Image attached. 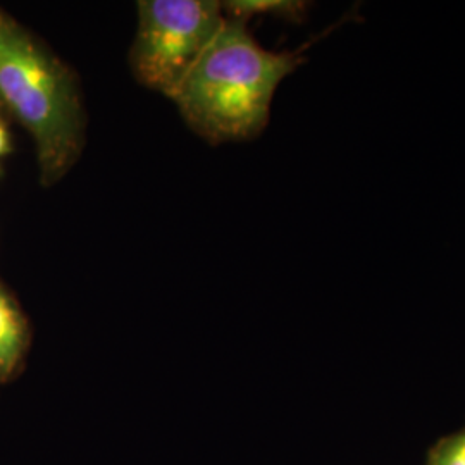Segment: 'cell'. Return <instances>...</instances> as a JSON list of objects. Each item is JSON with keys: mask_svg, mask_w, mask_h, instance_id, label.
<instances>
[{"mask_svg": "<svg viewBox=\"0 0 465 465\" xmlns=\"http://www.w3.org/2000/svg\"><path fill=\"white\" fill-rule=\"evenodd\" d=\"M4 19H5V16H4V15H2V13H0V23H2V21H4Z\"/></svg>", "mask_w": 465, "mask_h": 465, "instance_id": "obj_8", "label": "cell"}, {"mask_svg": "<svg viewBox=\"0 0 465 465\" xmlns=\"http://www.w3.org/2000/svg\"><path fill=\"white\" fill-rule=\"evenodd\" d=\"M302 63L300 50L264 49L245 21L226 17L171 100L211 143L250 140L266 128L278 86Z\"/></svg>", "mask_w": 465, "mask_h": 465, "instance_id": "obj_1", "label": "cell"}, {"mask_svg": "<svg viewBox=\"0 0 465 465\" xmlns=\"http://www.w3.org/2000/svg\"><path fill=\"white\" fill-rule=\"evenodd\" d=\"M226 23L214 0H142L130 54L134 78L171 99Z\"/></svg>", "mask_w": 465, "mask_h": 465, "instance_id": "obj_3", "label": "cell"}, {"mask_svg": "<svg viewBox=\"0 0 465 465\" xmlns=\"http://www.w3.org/2000/svg\"><path fill=\"white\" fill-rule=\"evenodd\" d=\"M0 107H2V104H0Z\"/></svg>", "mask_w": 465, "mask_h": 465, "instance_id": "obj_9", "label": "cell"}, {"mask_svg": "<svg viewBox=\"0 0 465 465\" xmlns=\"http://www.w3.org/2000/svg\"><path fill=\"white\" fill-rule=\"evenodd\" d=\"M0 104L34 138L42 183H57L84 149L78 84L59 59L9 17L0 23Z\"/></svg>", "mask_w": 465, "mask_h": 465, "instance_id": "obj_2", "label": "cell"}, {"mask_svg": "<svg viewBox=\"0 0 465 465\" xmlns=\"http://www.w3.org/2000/svg\"><path fill=\"white\" fill-rule=\"evenodd\" d=\"M13 149V143H11V134L9 130L5 126V123L0 119V157L2 155H7Z\"/></svg>", "mask_w": 465, "mask_h": 465, "instance_id": "obj_7", "label": "cell"}, {"mask_svg": "<svg viewBox=\"0 0 465 465\" xmlns=\"http://www.w3.org/2000/svg\"><path fill=\"white\" fill-rule=\"evenodd\" d=\"M28 347V322L16 300L0 284V381L15 376Z\"/></svg>", "mask_w": 465, "mask_h": 465, "instance_id": "obj_4", "label": "cell"}, {"mask_svg": "<svg viewBox=\"0 0 465 465\" xmlns=\"http://www.w3.org/2000/svg\"><path fill=\"white\" fill-rule=\"evenodd\" d=\"M426 465H465V428L432 445Z\"/></svg>", "mask_w": 465, "mask_h": 465, "instance_id": "obj_6", "label": "cell"}, {"mask_svg": "<svg viewBox=\"0 0 465 465\" xmlns=\"http://www.w3.org/2000/svg\"><path fill=\"white\" fill-rule=\"evenodd\" d=\"M299 2H284V0H230L223 4V11L228 13L232 19L245 21L255 15H282V16H297L302 11Z\"/></svg>", "mask_w": 465, "mask_h": 465, "instance_id": "obj_5", "label": "cell"}]
</instances>
